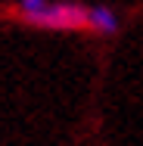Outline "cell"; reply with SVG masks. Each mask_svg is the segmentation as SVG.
I'll use <instances>...</instances> for the list:
<instances>
[{
	"label": "cell",
	"mask_w": 143,
	"mask_h": 146,
	"mask_svg": "<svg viewBox=\"0 0 143 146\" xmlns=\"http://www.w3.org/2000/svg\"><path fill=\"white\" fill-rule=\"evenodd\" d=\"M90 28L100 31V34H118L121 22H118L115 9H109L106 3H93L90 6Z\"/></svg>",
	"instance_id": "7a4b0ae2"
},
{
	"label": "cell",
	"mask_w": 143,
	"mask_h": 146,
	"mask_svg": "<svg viewBox=\"0 0 143 146\" xmlns=\"http://www.w3.org/2000/svg\"><path fill=\"white\" fill-rule=\"evenodd\" d=\"M44 6H47V0H19L22 19H31V16H37V13H41Z\"/></svg>",
	"instance_id": "3957f363"
},
{
	"label": "cell",
	"mask_w": 143,
	"mask_h": 146,
	"mask_svg": "<svg viewBox=\"0 0 143 146\" xmlns=\"http://www.w3.org/2000/svg\"><path fill=\"white\" fill-rule=\"evenodd\" d=\"M25 22L50 28V31H81V28H90V6L59 0V3H47L37 16H31Z\"/></svg>",
	"instance_id": "6da1fadb"
}]
</instances>
